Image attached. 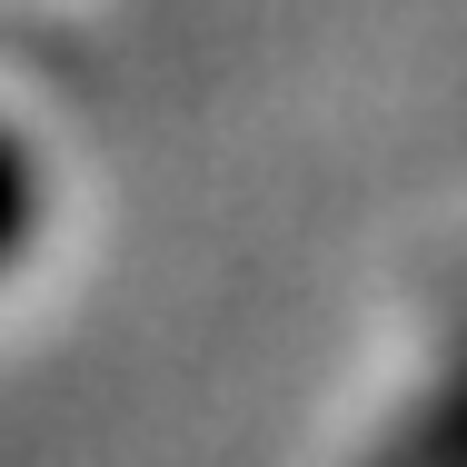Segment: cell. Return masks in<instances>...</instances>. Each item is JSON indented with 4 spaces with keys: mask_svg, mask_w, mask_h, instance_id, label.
<instances>
[{
    "mask_svg": "<svg viewBox=\"0 0 467 467\" xmlns=\"http://www.w3.org/2000/svg\"><path fill=\"white\" fill-rule=\"evenodd\" d=\"M358 467H467V328L448 338V358L418 378V398L378 428V448Z\"/></svg>",
    "mask_w": 467,
    "mask_h": 467,
    "instance_id": "1",
    "label": "cell"
},
{
    "mask_svg": "<svg viewBox=\"0 0 467 467\" xmlns=\"http://www.w3.org/2000/svg\"><path fill=\"white\" fill-rule=\"evenodd\" d=\"M40 219H50V180H40V150H30V140L0 119V279L30 259Z\"/></svg>",
    "mask_w": 467,
    "mask_h": 467,
    "instance_id": "2",
    "label": "cell"
}]
</instances>
